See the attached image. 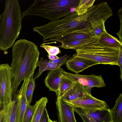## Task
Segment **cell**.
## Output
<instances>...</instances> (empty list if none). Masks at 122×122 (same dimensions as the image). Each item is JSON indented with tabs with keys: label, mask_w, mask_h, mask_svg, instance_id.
I'll return each instance as SVG.
<instances>
[{
	"label": "cell",
	"mask_w": 122,
	"mask_h": 122,
	"mask_svg": "<svg viewBox=\"0 0 122 122\" xmlns=\"http://www.w3.org/2000/svg\"><path fill=\"white\" fill-rule=\"evenodd\" d=\"M48 102V99L46 97H42L36 101V107L31 122H39Z\"/></svg>",
	"instance_id": "19"
},
{
	"label": "cell",
	"mask_w": 122,
	"mask_h": 122,
	"mask_svg": "<svg viewBox=\"0 0 122 122\" xmlns=\"http://www.w3.org/2000/svg\"><path fill=\"white\" fill-rule=\"evenodd\" d=\"M56 104L59 122H77L74 112L75 107L58 97H57Z\"/></svg>",
	"instance_id": "11"
},
{
	"label": "cell",
	"mask_w": 122,
	"mask_h": 122,
	"mask_svg": "<svg viewBox=\"0 0 122 122\" xmlns=\"http://www.w3.org/2000/svg\"><path fill=\"white\" fill-rule=\"evenodd\" d=\"M63 65L60 64H54L47 60H44L43 57L41 58L37 64V66L39 67V71L34 78L35 80L38 78L44 71L57 69Z\"/></svg>",
	"instance_id": "16"
},
{
	"label": "cell",
	"mask_w": 122,
	"mask_h": 122,
	"mask_svg": "<svg viewBox=\"0 0 122 122\" xmlns=\"http://www.w3.org/2000/svg\"></svg>",
	"instance_id": "34"
},
{
	"label": "cell",
	"mask_w": 122,
	"mask_h": 122,
	"mask_svg": "<svg viewBox=\"0 0 122 122\" xmlns=\"http://www.w3.org/2000/svg\"></svg>",
	"instance_id": "35"
},
{
	"label": "cell",
	"mask_w": 122,
	"mask_h": 122,
	"mask_svg": "<svg viewBox=\"0 0 122 122\" xmlns=\"http://www.w3.org/2000/svg\"><path fill=\"white\" fill-rule=\"evenodd\" d=\"M30 79L25 78L20 89L16 93L15 99L16 106L15 122H22L23 116L28 103L26 96L27 86Z\"/></svg>",
	"instance_id": "9"
},
{
	"label": "cell",
	"mask_w": 122,
	"mask_h": 122,
	"mask_svg": "<svg viewBox=\"0 0 122 122\" xmlns=\"http://www.w3.org/2000/svg\"><path fill=\"white\" fill-rule=\"evenodd\" d=\"M33 76H32L30 79L27 89L34 91L36 87V85L35 80L34 79Z\"/></svg>",
	"instance_id": "30"
},
{
	"label": "cell",
	"mask_w": 122,
	"mask_h": 122,
	"mask_svg": "<svg viewBox=\"0 0 122 122\" xmlns=\"http://www.w3.org/2000/svg\"><path fill=\"white\" fill-rule=\"evenodd\" d=\"M97 40L76 50L77 56L94 61L100 64L118 66L119 49L102 45L99 43Z\"/></svg>",
	"instance_id": "4"
},
{
	"label": "cell",
	"mask_w": 122,
	"mask_h": 122,
	"mask_svg": "<svg viewBox=\"0 0 122 122\" xmlns=\"http://www.w3.org/2000/svg\"><path fill=\"white\" fill-rule=\"evenodd\" d=\"M70 56L69 55H65L59 57L57 59L54 60H49V61L54 64H60L63 65L65 64L67 59Z\"/></svg>",
	"instance_id": "26"
},
{
	"label": "cell",
	"mask_w": 122,
	"mask_h": 122,
	"mask_svg": "<svg viewBox=\"0 0 122 122\" xmlns=\"http://www.w3.org/2000/svg\"><path fill=\"white\" fill-rule=\"evenodd\" d=\"M40 46L44 49L49 55H56L61 52L59 48L57 46L47 45L44 44H41Z\"/></svg>",
	"instance_id": "25"
},
{
	"label": "cell",
	"mask_w": 122,
	"mask_h": 122,
	"mask_svg": "<svg viewBox=\"0 0 122 122\" xmlns=\"http://www.w3.org/2000/svg\"><path fill=\"white\" fill-rule=\"evenodd\" d=\"M75 82L62 75L58 91L56 93L57 97L61 98L70 88Z\"/></svg>",
	"instance_id": "21"
},
{
	"label": "cell",
	"mask_w": 122,
	"mask_h": 122,
	"mask_svg": "<svg viewBox=\"0 0 122 122\" xmlns=\"http://www.w3.org/2000/svg\"><path fill=\"white\" fill-rule=\"evenodd\" d=\"M64 101L67 104L75 108L93 111L108 108L107 104L105 101L97 99L88 94L83 97L76 100Z\"/></svg>",
	"instance_id": "7"
},
{
	"label": "cell",
	"mask_w": 122,
	"mask_h": 122,
	"mask_svg": "<svg viewBox=\"0 0 122 122\" xmlns=\"http://www.w3.org/2000/svg\"><path fill=\"white\" fill-rule=\"evenodd\" d=\"M98 39L96 36H92L86 39L66 42L57 47L65 49H72L76 50L82 47L94 42Z\"/></svg>",
	"instance_id": "15"
},
{
	"label": "cell",
	"mask_w": 122,
	"mask_h": 122,
	"mask_svg": "<svg viewBox=\"0 0 122 122\" xmlns=\"http://www.w3.org/2000/svg\"><path fill=\"white\" fill-rule=\"evenodd\" d=\"M47 56L49 60H56L58 59L59 58L56 55H48Z\"/></svg>",
	"instance_id": "31"
},
{
	"label": "cell",
	"mask_w": 122,
	"mask_h": 122,
	"mask_svg": "<svg viewBox=\"0 0 122 122\" xmlns=\"http://www.w3.org/2000/svg\"><path fill=\"white\" fill-rule=\"evenodd\" d=\"M80 0H36L25 11L21 12L22 18L36 15L51 21L59 19L72 12L78 5Z\"/></svg>",
	"instance_id": "3"
},
{
	"label": "cell",
	"mask_w": 122,
	"mask_h": 122,
	"mask_svg": "<svg viewBox=\"0 0 122 122\" xmlns=\"http://www.w3.org/2000/svg\"><path fill=\"white\" fill-rule=\"evenodd\" d=\"M88 94L83 86L77 81L60 98L64 101H71L82 98Z\"/></svg>",
	"instance_id": "13"
},
{
	"label": "cell",
	"mask_w": 122,
	"mask_h": 122,
	"mask_svg": "<svg viewBox=\"0 0 122 122\" xmlns=\"http://www.w3.org/2000/svg\"><path fill=\"white\" fill-rule=\"evenodd\" d=\"M0 18V50L6 51L18 38L23 18L17 0H6Z\"/></svg>",
	"instance_id": "2"
},
{
	"label": "cell",
	"mask_w": 122,
	"mask_h": 122,
	"mask_svg": "<svg viewBox=\"0 0 122 122\" xmlns=\"http://www.w3.org/2000/svg\"><path fill=\"white\" fill-rule=\"evenodd\" d=\"M35 104L33 106L28 104L23 117L22 122H31L36 108Z\"/></svg>",
	"instance_id": "24"
},
{
	"label": "cell",
	"mask_w": 122,
	"mask_h": 122,
	"mask_svg": "<svg viewBox=\"0 0 122 122\" xmlns=\"http://www.w3.org/2000/svg\"><path fill=\"white\" fill-rule=\"evenodd\" d=\"M4 112V110L3 108L2 109L0 110V122H1L3 117Z\"/></svg>",
	"instance_id": "32"
},
{
	"label": "cell",
	"mask_w": 122,
	"mask_h": 122,
	"mask_svg": "<svg viewBox=\"0 0 122 122\" xmlns=\"http://www.w3.org/2000/svg\"><path fill=\"white\" fill-rule=\"evenodd\" d=\"M122 7L118 11V14L120 18V31L117 34L119 38V41L122 44Z\"/></svg>",
	"instance_id": "27"
},
{
	"label": "cell",
	"mask_w": 122,
	"mask_h": 122,
	"mask_svg": "<svg viewBox=\"0 0 122 122\" xmlns=\"http://www.w3.org/2000/svg\"><path fill=\"white\" fill-rule=\"evenodd\" d=\"M49 118L47 111L46 108L43 112L39 122H48Z\"/></svg>",
	"instance_id": "29"
},
{
	"label": "cell",
	"mask_w": 122,
	"mask_h": 122,
	"mask_svg": "<svg viewBox=\"0 0 122 122\" xmlns=\"http://www.w3.org/2000/svg\"><path fill=\"white\" fill-rule=\"evenodd\" d=\"M118 63L120 70V77L121 81L122 80V47L119 49V56L118 58Z\"/></svg>",
	"instance_id": "28"
},
{
	"label": "cell",
	"mask_w": 122,
	"mask_h": 122,
	"mask_svg": "<svg viewBox=\"0 0 122 122\" xmlns=\"http://www.w3.org/2000/svg\"><path fill=\"white\" fill-rule=\"evenodd\" d=\"M92 36L89 34L85 33L80 32L73 33L57 40L56 42H59L62 43L72 41L84 39Z\"/></svg>",
	"instance_id": "22"
},
{
	"label": "cell",
	"mask_w": 122,
	"mask_h": 122,
	"mask_svg": "<svg viewBox=\"0 0 122 122\" xmlns=\"http://www.w3.org/2000/svg\"><path fill=\"white\" fill-rule=\"evenodd\" d=\"M61 73L63 75L73 81L79 83L83 86L87 93L90 95H91V90L93 87L101 88L106 86L105 83L101 75H86L74 74L66 72L63 69Z\"/></svg>",
	"instance_id": "6"
},
{
	"label": "cell",
	"mask_w": 122,
	"mask_h": 122,
	"mask_svg": "<svg viewBox=\"0 0 122 122\" xmlns=\"http://www.w3.org/2000/svg\"><path fill=\"white\" fill-rule=\"evenodd\" d=\"M113 122H122V93L117 99L113 107L110 109Z\"/></svg>",
	"instance_id": "20"
},
{
	"label": "cell",
	"mask_w": 122,
	"mask_h": 122,
	"mask_svg": "<svg viewBox=\"0 0 122 122\" xmlns=\"http://www.w3.org/2000/svg\"><path fill=\"white\" fill-rule=\"evenodd\" d=\"M16 106V101L15 100L4 107V112L1 122H15Z\"/></svg>",
	"instance_id": "18"
},
{
	"label": "cell",
	"mask_w": 122,
	"mask_h": 122,
	"mask_svg": "<svg viewBox=\"0 0 122 122\" xmlns=\"http://www.w3.org/2000/svg\"><path fill=\"white\" fill-rule=\"evenodd\" d=\"M98 42L106 46L119 49L122 47L121 43L117 38L108 33L106 30L98 38Z\"/></svg>",
	"instance_id": "14"
},
{
	"label": "cell",
	"mask_w": 122,
	"mask_h": 122,
	"mask_svg": "<svg viewBox=\"0 0 122 122\" xmlns=\"http://www.w3.org/2000/svg\"><path fill=\"white\" fill-rule=\"evenodd\" d=\"M105 22L102 19L90 18L89 26L91 32L94 36H96L98 38L106 30L105 26Z\"/></svg>",
	"instance_id": "17"
},
{
	"label": "cell",
	"mask_w": 122,
	"mask_h": 122,
	"mask_svg": "<svg viewBox=\"0 0 122 122\" xmlns=\"http://www.w3.org/2000/svg\"><path fill=\"white\" fill-rule=\"evenodd\" d=\"M39 55L38 46L33 42L22 39L14 44L10 65L12 100H15L21 81L25 78L30 79L34 75Z\"/></svg>",
	"instance_id": "1"
},
{
	"label": "cell",
	"mask_w": 122,
	"mask_h": 122,
	"mask_svg": "<svg viewBox=\"0 0 122 122\" xmlns=\"http://www.w3.org/2000/svg\"><path fill=\"white\" fill-rule=\"evenodd\" d=\"M75 112L81 117L83 122H113L110 109L93 111L75 108Z\"/></svg>",
	"instance_id": "8"
},
{
	"label": "cell",
	"mask_w": 122,
	"mask_h": 122,
	"mask_svg": "<svg viewBox=\"0 0 122 122\" xmlns=\"http://www.w3.org/2000/svg\"><path fill=\"white\" fill-rule=\"evenodd\" d=\"M65 64L68 70L78 74L88 67L100 63L94 61L79 57L75 54L66 60Z\"/></svg>",
	"instance_id": "10"
},
{
	"label": "cell",
	"mask_w": 122,
	"mask_h": 122,
	"mask_svg": "<svg viewBox=\"0 0 122 122\" xmlns=\"http://www.w3.org/2000/svg\"><path fill=\"white\" fill-rule=\"evenodd\" d=\"M63 69L61 67L54 70H50L44 80L46 86L50 91L57 92L62 74Z\"/></svg>",
	"instance_id": "12"
},
{
	"label": "cell",
	"mask_w": 122,
	"mask_h": 122,
	"mask_svg": "<svg viewBox=\"0 0 122 122\" xmlns=\"http://www.w3.org/2000/svg\"><path fill=\"white\" fill-rule=\"evenodd\" d=\"M48 122H57V121H52L50 118L49 119Z\"/></svg>",
	"instance_id": "33"
},
{
	"label": "cell",
	"mask_w": 122,
	"mask_h": 122,
	"mask_svg": "<svg viewBox=\"0 0 122 122\" xmlns=\"http://www.w3.org/2000/svg\"><path fill=\"white\" fill-rule=\"evenodd\" d=\"M12 101L11 68L8 63L0 64V110Z\"/></svg>",
	"instance_id": "5"
},
{
	"label": "cell",
	"mask_w": 122,
	"mask_h": 122,
	"mask_svg": "<svg viewBox=\"0 0 122 122\" xmlns=\"http://www.w3.org/2000/svg\"><path fill=\"white\" fill-rule=\"evenodd\" d=\"M95 0H80L77 6L75 8V11L78 15L86 13L88 9L93 6Z\"/></svg>",
	"instance_id": "23"
}]
</instances>
